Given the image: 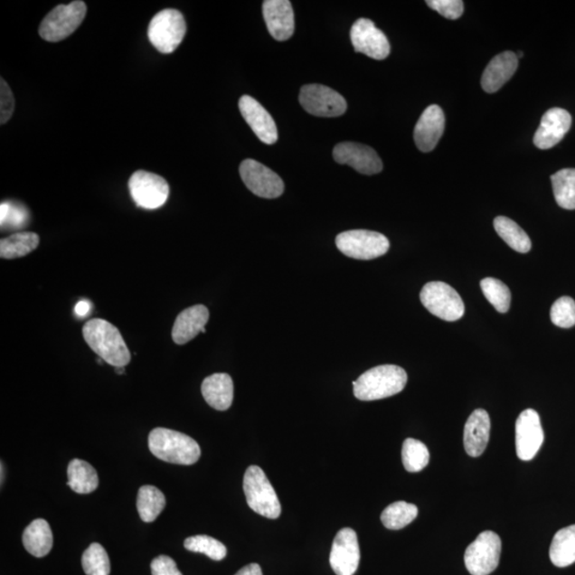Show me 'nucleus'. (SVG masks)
Returning <instances> with one entry per match:
<instances>
[{
	"mask_svg": "<svg viewBox=\"0 0 575 575\" xmlns=\"http://www.w3.org/2000/svg\"><path fill=\"white\" fill-rule=\"evenodd\" d=\"M40 237L37 233L17 232L0 241V257L3 259H17L27 256L39 247Z\"/></svg>",
	"mask_w": 575,
	"mask_h": 575,
	"instance_id": "nucleus-28",
	"label": "nucleus"
},
{
	"mask_svg": "<svg viewBox=\"0 0 575 575\" xmlns=\"http://www.w3.org/2000/svg\"><path fill=\"white\" fill-rule=\"evenodd\" d=\"M333 157L335 163L350 165L363 175H374L382 171L380 156L372 147L361 143H339L334 148Z\"/></svg>",
	"mask_w": 575,
	"mask_h": 575,
	"instance_id": "nucleus-15",
	"label": "nucleus"
},
{
	"mask_svg": "<svg viewBox=\"0 0 575 575\" xmlns=\"http://www.w3.org/2000/svg\"><path fill=\"white\" fill-rule=\"evenodd\" d=\"M262 11L269 33L275 40L287 41L292 37L296 21L289 0H266Z\"/></svg>",
	"mask_w": 575,
	"mask_h": 575,
	"instance_id": "nucleus-18",
	"label": "nucleus"
},
{
	"mask_svg": "<svg viewBox=\"0 0 575 575\" xmlns=\"http://www.w3.org/2000/svg\"><path fill=\"white\" fill-rule=\"evenodd\" d=\"M351 41L356 52L375 60L386 59L391 51L386 34L367 19L354 23L351 29Z\"/></svg>",
	"mask_w": 575,
	"mask_h": 575,
	"instance_id": "nucleus-13",
	"label": "nucleus"
},
{
	"mask_svg": "<svg viewBox=\"0 0 575 575\" xmlns=\"http://www.w3.org/2000/svg\"><path fill=\"white\" fill-rule=\"evenodd\" d=\"M239 109L261 142L271 146L278 140L277 124H275L272 116L259 101L249 95H244L239 100Z\"/></svg>",
	"mask_w": 575,
	"mask_h": 575,
	"instance_id": "nucleus-17",
	"label": "nucleus"
},
{
	"mask_svg": "<svg viewBox=\"0 0 575 575\" xmlns=\"http://www.w3.org/2000/svg\"><path fill=\"white\" fill-rule=\"evenodd\" d=\"M523 52H519V53H518V59H519V58H523Z\"/></svg>",
	"mask_w": 575,
	"mask_h": 575,
	"instance_id": "nucleus-46",
	"label": "nucleus"
},
{
	"mask_svg": "<svg viewBox=\"0 0 575 575\" xmlns=\"http://www.w3.org/2000/svg\"><path fill=\"white\" fill-rule=\"evenodd\" d=\"M402 460L406 471H422L429 463V452L423 442L409 438L403 443Z\"/></svg>",
	"mask_w": 575,
	"mask_h": 575,
	"instance_id": "nucleus-34",
	"label": "nucleus"
},
{
	"mask_svg": "<svg viewBox=\"0 0 575 575\" xmlns=\"http://www.w3.org/2000/svg\"><path fill=\"white\" fill-rule=\"evenodd\" d=\"M90 311H91V303L88 301H80L75 306V315L80 317L88 316Z\"/></svg>",
	"mask_w": 575,
	"mask_h": 575,
	"instance_id": "nucleus-43",
	"label": "nucleus"
},
{
	"mask_svg": "<svg viewBox=\"0 0 575 575\" xmlns=\"http://www.w3.org/2000/svg\"><path fill=\"white\" fill-rule=\"evenodd\" d=\"M4 469H5L4 468V463L2 461V469H0V470H2V484H4V478H5V476H4Z\"/></svg>",
	"mask_w": 575,
	"mask_h": 575,
	"instance_id": "nucleus-45",
	"label": "nucleus"
},
{
	"mask_svg": "<svg viewBox=\"0 0 575 575\" xmlns=\"http://www.w3.org/2000/svg\"><path fill=\"white\" fill-rule=\"evenodd\" d=\"M209 310L203 305H195L182 311L174 323L172 338L178 345L188 344L200 333L205 334Z\"/></svg>",
	"mask_w": 575,
	"mask_h": 575,
	"instance_id": "nucleus-21",
	"label": "nucleus"
},
{
	"mask_svg": "<svg viewBox=\"0 0 575 575\" xmlns=\"http://www.w3.org/2000/svg\"><path fill=\"white\" fill-rule=\"evenodd\" d=\"M235 575H263L261 567L259 564H250L240 569Z\"/></svg>",
	"mask_w": 575,
	"mask_h": 575,
	"instance_id": "nucleus-42",
	"label": "nucleus"
},
{
	"mask_svg": "<svg viewBox=\"0 0 575 575\" xmlns=\"http://www.w3.org/2000/svg\"><path fill=\"white\" fill-rule=\"evenodd\" d=\"M240 176L248 189L262 199H278L284 193L283 179L259 161L244 160L240 165Z\"/></svg>",
	"mask_w": 575,
	"mask_h": 575,
	"instance_id": "nucleus-12",
	"label": "nucleus"
},
{
	"mask_svg": "<svg viewBox=\"0 0 575 575\" xmlns=\"http://www.w3.org/2000/svg\"><path fill=\"white\" fill-rule=\"evenodd\" d=\"M202 393L212 409L224 411L230 410L233 401V382L226 373H215L206 377L202 383Z\"/></svg>",
	"mask_w": 575,
	"mask_h": 575,
	"instance_id": "nucleus-24",
	"label": "nucleus"
},
{
	"mask_svg": "<svg viewBox=\"0 0 575 575\" xmlns=\"http://www.w3.org/2000/svg\"><path fill=\"white\" fill-rule=\"evenodd\" d=\"M166 505L163 491L152 485H146L139 489L137 499V508L144 523H154L163 513Z\"/></svg>",
	"mask_w": 575,
	"mask_h": 575,
	"instance_id": "nucleus-29",
	"label": "nucleus"
},
{
	"mask_svg": "<svg viewBox=\"0 0 575 575\" xmlns=\"http://www.w3.org/2000/svg\"><path fill=\"white\" fill-rule=\"evenodd\" d=\"M184 548L191 552L205 554L209 559L217 561L224 560L227 555L224 544L207 535H197L185 539Z\"/></svg>",
	"mask_w": 575,
	"mask_h": 575,
	"instance_id": "nucleus-36",
	"label": "nucleus"
},
{
	"mask_svg": "<svg viewBox=\"0 0 575 575\" xmlns=\"http://www.w3.org/2000/svg\"><path fill=\"white\" fill-rule=\"evenodd\" d=\"M299 103L310 115L320 118H337L347 109L344 96L322 85H306L299 93Z\"/></svg>",
	"mask_w": 575,
	"mask_h": 575,
	"instance_id": "nucleus-11",
	"label": "nucleus"
},
{
	"mask_svg": "<svg viewBox=\"0 0 575 575\" xmlns=\"http://www.w3.org/2000/svg\"><path fill=\"white\" fill-rule=\"evenodd\" d=\"M494 225L496 233L509 248L521 254L529 253L532 249L531 239L516 222L506 217H498L495 219Z\"/></svg>",
	"mask_w": 575,
	"mask_h": 575,
	"instance_id": "nucleus-30",
	"label": "nucleus"
},
{
	"mask_svg": "<svg viewBox=\"0 0 575 575\" xmlns=\"http://www.w3.org/2000/svg\"><path fill=\"white\" fill-rule=\"evenodd\" d=\"M24 547L35 557H44L51 552L53 543L52 532L44 519H35L23 534Z\"/></svg>",
	"mask_w": 575,
	"mask_h": 575,
	"instance_id": "nucleus-25",
	"label": "nucleus"
},
{
	"mask_svg": "<svg viewBox=\"0 0 575 575\" xmlns=\"http://www.w3.org/2000/svg\"><path fill=\"white\" fill-rule=\"evenodd\" d=\"M570 113L561 108H552L544 113L541 126L534 136L535 146L550 149L559 144L571 128Z\"/></svg>",
	"mask_w": 575,
	"mask_h": 575,
	"instance_id": "nucleus-19",
	"label": "nucleus"
},
{
	"mask_svg": "<svg viewBox=\"0 0 575 575\" xmlns=\"http://www.w3.org/2000/svg\"><path fill=\"white\" fill-rule=\"evenodd\" d=\"M0 221H2V226H11L19 229L28 220V212L26 208L19 205V203H14L5 202L0 206Z\"/></svg>",
	"mask_w": 575,
	"mask_h": 575,
	"instance_id": "nucleus-38",
	"label": "nucleus"
},
{
	"mask_svg": "<svg viewBox=\"0 0 575 575\" xmlns=\"http://www.w3.org/2000/svg\"><path fill=\"white\" fill-rule=\"evenodd\" d=\"M87 5L83 2H73L69 5H59L42 21L39 33L47 42H60L74 33L85 20Z\"/></svg>",
	"mask_w": 575,
	"mask_h": 575,
	"instance_id": "nucleus-7",
	"label": "nucleus"
},
{
	"mask_svg": "<svg viewBox=\"0 0 575 575\" xmlns=\"http://www.w3.org/2000/svg\"><path fill=\"white\" fill-rule=\"evenodd\" d=\"M14 112V96L7 81L0 82V123H7Z\"/></svg>",
	"mask_w": 575,
	"mask_h": 575,
	"instance_id": "nucleus-40",
	"label": "nucleus"
},
{
	"mask_svg": "<svg viewBox=\"0 0 575 575\" xmlns=\"http://www.w3.org/2000/svg\"><path fill=\"white\" fill-rule=\"evenodd\" d=\"M151 569L152 575H183L178 570L175 561L166 555L156 557L152 561Z\"/></svg>",
	"mask_w": 575,
	"mask_h": 575,
	"instance_id": "nucleus-41",
	"label": "nucleus"
},
{
	"mask_svg": "<svg viewBox=\"0 0 575 575\" xmlns=\"http://www.w3.org/2000/svg\"><path fill=\"white\" fill-rule=\"evenodd\" d=\"M335 245L341 253L357 260L379 259L391 249V242L382 233L364 230L339 233Z\"/></svg>",
	"mask_w": 575,
	"mask_h": 575,
	"instance_id": "nucleus-6",
	"label": "nucleus"
},
{
	"mask_svg": "<svg viewBox=\"0 0 575 575\" xmlns=\"http://www.w3.org/2000/svg\"><path fill=\"white\" fill-rule=\"evenodd\" d=\"M551 321L561 328H571L575 325V302L569 297H562L551 308Z\"/></svg>",
	"mask_w": 575,
	"mask_h": 575,
	"instance_id": "nucleus-37",
	"label": "nucleus"
},
{
	"mask_svg": "<svg viewBox=\"0 0 575 575\" xmlns=\"http://www.w3.org/2000/svg\"><path fill=\"white\" fill-rule=\"evenodd\" d=\"M481 289L487 301L500 314H506L511 308L512 293L503 281L487 278L481 281Z\"/></svg>",
	"mask_w": 575,
	"mask_h": 575,
	"instance_id": "nucleus-33",
	"label": "nucleus"
},
{
	"mask_svg": "<svg viewBox=\"0 0 575 575\" xmlns=\"http://www.w3.org/2000/svg\"><path fill=\"white\" fill-rule=\"evenodd\" d=\"M423 306L443 321L455 322L465 314V304L457 291L442 281H431L420 293Z\"/></svg>",
	"mask_w": 575,
	"mask_h": 575,
	"instance_id": "nucleus-8",
	"label": "nucleus"
},
{
	"mask_svg": "<svg viewBox=\"0 0 575 575\" xmlns=\"http://www.w3.org/2000/svg\"><path fill=\"white\" fill-rule=\"evenodd\" d=\"M490 428V418L486 410H476L471 413L464 430L465 450L469 457H481L486 450Z\"/></svg>",
	"mask_w": 575,
	"mask_h": 575,
	"instance_id": "nucleus-22",
	"label": "nucleus"
},
{
	"mask_svg": "<svg viewBox=\"0 0 575 575\" xmlns=\"http://www.w3.org/2000/svg\"><path fill=\"white\" fill-rule=\"evenodd\" d=\"M83 338L96 355L115 368L126 367L131 354L118 329L103 319H93L82 329Z\"/></svg>",
	"mask_w": 575,
	"mask_h": 575,
	"instance_id": "nucleus-1",
	"label": "nucleus"
},
{
	"mask_svg": "<svg viewBox=\"0 0 575 575\" xmlns=\"http://www.w3.org/2000/svg\"><path fill=\"white\" fill-rule=\"evenodd\" d=\"M418 507L404 501L394 502L382 514V523L389 530H402L418 516Z\"/></svg>",
	"mask_w": 575,
	"mask_h": 575,
	"instance_id": "nucleus-32",
	"label": "nucleus"
},
{
	"mask_svg": "<svg viewBox=\"0 0 575 575\" xmlns=\"http://www.w3.org/2000/svg\"><path fill=\"white\" fill-rule=\"evenodd\" d=\"M68 485L76 494L88 495L99 487L98 472L85 460L73 459L68 467Z\"/></svg>",
	"mask_w": 575,
	"mask_h": 575,
	"instance_id": "nucleus-26",
	"label": "nucleus"
},
{
	"mask_svg": "<svg viewBox=\"0 0 575 575\" xmlns=\"http://www.w3.org/2000/svg\"><path fill=\"white\" fill-rule=\"evenodd\" d=\"M518 69V56L513 52L500 53L491 60L482 76L485 92L495 93L511 80Z\"/></svg>",
	"mask_w": 575,
	"mask_h": 575,
	"instance_id": "nucleus-23",
	"label": "nucleus"
},
{
	"mask_svg": "<svg viewBox=\"0 0 575 575\" xmlns=\"http://www.w3.org/2000/svg\"><path fill=\"white\" fill-rule=\"evenodd\" d=\"M556 203L567 211L575 209V169L561 170L551 176Z\"/></svg>",
	"mask_w": 575,
	"mask_h": 575,
	"instance_id": "nucleus-31",
	"label": "nucleus"
},
{
	"mask_svg": "<svg viewBox=\"0 0 575 575\" xmlns=\"http://www.w3.org/2000/svg\"><path fill=\"white\" fill-rule=\"evenodd\" d=\"M148 448L154 457L175 465H193L202 455L199 443L191 437L164 428L155 429L149 433Z\"/></svg>",
	"mask_w": 575,
	"mask_h": 575,
	"instance_id": "nucleus-2",
	"label": "nucleus"
},
{
	"mask_svg": "<svg viewBox=\"0 0 575 575\" xmlns=\"http://www.w3.org/2000/svg\"><path fill=\"white\" fill-rule=\"evenodd\" d=\"M427 5L448 20H457L464 14L461 0H428Z\"/></svg>",
	"mask_w": 575,
	"mask_h": 575,
	"instance_id": "nucleus-39",
	"label": "nucleus"
},
{
	"mask_svg": "<svg viewBox=\"0 0 575 575\" xmlns=\"http://www.w3.org/2000/svg\"><path fill=\"white\" fill-rule=\"evenodd\" d=\"M118 374H123L125 372V368H116Z\"/></svg>",
	"mask_w": 575,
	"mask_h": 575,
	"instance_id": "nucleus-44",
	"label": "nucleus"
},
{
	"mask_svg": "<svg viewBox=\"0 0 575 575\" xmlns=\"http://www.w3.org/2000/svg\"><path fill=\"white\" fill-rule=\"evenodd\" d=\"M361 561L356 532L344 527L335 535L329 562L337 575H354Z\"/></svg>",
	"mask_w": 575,
	"mask_h": 575,
	"instance_id": "nucleus-16",
	"label": "nucleus"
},
{
	"mask_svg": "<svg viewBox=\"0 0 575 575\" xmlns=\"http://www.w3.org/2000/svg\"><path fill=\"white\" fill-rule=\"evenodd\" d=\"M553 565L565 568L575 562V524L557 532L550 548Z\"/></svg>",
	"mask_w": 575,
	"mask_h": 575,
	"instance_id": "nucleus-27",
	"label": "nucleus"
},
{
	"mask_svg": "<svg viewBox=\"0 0 575 575\" xmlns=\"http://www.w3.org/2000/svg\"><path fill=\"white\" fill-rule=\"evenodd\" d=\"M130 195L137 207L155 211L169 199V184L164 177L146 171H137L129 179Z\"/></svg>",
	"mask_w": 575,
	"mask_h": 575,
	"instance_id": "nucleus-10",
	"label": "nucleus"
},
{
	"mask_svg": "<svg viewBox=\"0 0 575 575\" xmlns=\"http://www.w3.org/2000/svg\"><path fill=\"white\" fill-rule=\"evenodd\" d=\"M243 490L251 511L268 519H278L280 516L278 496L266 473L259 466H250L245 472Z\"/></svg>",
	"mask_w": 575,
	"mask_h": 575,
	"instance_id": "nucleus-4",
	"label": "nucleus"
},
{
	"mask_svg": "<svg viewBox=\"0 0 575 575\" xmlns=\"http://www.w3.org/2000/svg\"><path fill=\"white\" fill-rule=\"evenodd\" d=\"M407 373L403 368L394 364L379 365L367 371L353 382L354 395L361 401H376L391 398L403 391Z\"/></svg>",
	"mask_w": 575,
	"mask_h": 575,
	"instance_id": "nucleus-3",
	"label": "nucleus"
},
{
	"mask_svg": "<svg viewBox=\"0 0 575 575\" xmlns=\"http://www.w3.org/2000/svg\"><path fill=\"white\" fill-rule=\"evenodd\" d=\"M446 118L441 108L431 105L422 113L415 127V143L423 153L434 151L445 131Z\"/></svg>",
	"mask_w": 575,
	"mask_h": 575,
	"instance_id": "nucleus-20",
	"label": "nucleus"
},
{
	"mask_svg": "<svg viewBox=\"0 0 575 575\" xmlns=\"http://www.w3.org/2000/svg\"><path fill=\"white\" fill-rule=\"evenodd\" d=\"M544 433L538 412L526 410L520 413L516 422L517 457L523 461L534 458L541 450Z\"/></svg>",
	"mask_w": 575,
	"mask_h": 575,
	"instance_id": "nucleus-14",
	"label": "nucleus"
},
{
	"mask_svg": "<svg viewBox=\"0 0 575 575\" xmlns=\"http://www.w3.org/2000/svg\"><path fill=\"white\" fill-rule=\"evenodd\" d=\"M501 551L499 535L493 531H485L467 548L466 568L472 575H489L499 566Z\"/></svg>",
	"mask_w": 575,
	"mask_h": 575,
	"instance_id": "nucleus-9",
	"label": "nucleus"
},
{
	"mask_svg": "<svg viewBox=\"0 0 575 575\" xmlns=\"http://www.w3.org/2000/svg\"><path fill=\"white\" fill-rule=\"evenodd\" d=\"M187 25L184 15L175 9H165L153 17L148 26V39L161 53H172L181 45Z\"/></svg>",
	"mask_w": 575,
	"mask_h": 575,
	"instance_id": "nucleus-5",
	"label": "nucleus"
},
{
	"mask_svg": "<svg viewBox=\"0 0 575 575\" xmlns=\"http://www.w3.org/2000/svg\"><path fill=\"white\" fill-rule=\"evenodd\" d=\"M81 562L87 575L110 574L109 556L99 543L90 544V547L83 552Z\"/></svg>",
	"mask_w": 575,
	"mask_h": 575,
	"instance_id": "nucleus-35",
	"label": "nucleus"
}]
</instances>
